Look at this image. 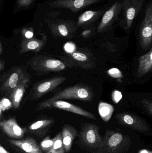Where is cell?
Segmentation results:
<instances>
[{
    "instance_id": "6da1fadb",
    "label": "cell",
    "mask_w": 152,
    "mask_h": 153,
    "mask_svg": "<svg viewBox=\"0 0 152 153\" xmlns=\"http://www.w3.org/2000/svg\"><path fill=\"white\" fill-rule=\"evenodd\" d=\"M94 98L93 90L85 85L76 84L68 87L55 94L53 96L45 100L37 105L35 111H39L46 109L47 106L56 100H76L82 101H91Z\"/></svg>"
},
{
    "instance_id": "7a4b0ae2",
    "label": "cell",
    "mask_w": 152,
    "mask_h": 153,
    "mask_svg": "<svg viewBox=\"0 0 152 153\" xmlns=\"http://www.w3.org/2000/svg\"><path fill=\"white\" fill-rule=\"evenodd\" d=\"M131 144L132 141L128 135L107 129L100 146L90 153H127Z\"/></svg>"
},
{
    "instance_id": "3957f363",
    "label": "cell",
    "mask_w": 152,
    "mask_h": 153,
    "mask_svg": "<svg viewBox=\"0 0 152 153\" xmlns=\"http://www.w3.org/2000/svg\"><path fill=\"white\" fill-rule=\"evenodd\" d=\"M27 64L38 76L66 70L67 66L62 60L44 55H36L30 58Z\"/></svg>"
},
{
    "instance_id": "277c9868",
    "label": "cell",
    "mask_w": 152,
    "mask_h": 153,
    "mask_svg": "<svg viewBox=\"0 0 152 153\" xmlns=\"http://www.w3.org/2000/svg\"><path fill=\"white\" fill-rule=\"evenodd\" d=\"M1 93L8 96L19 85L30 81V75L22 66H15L1 76Z\"/></svg>"
},
{
    "instance_id": "5b68a950",
    "label": "cell",
    "mask_w": 152,
    "mask_h": 153,
    "mask_svg": "<svg viewBox=\"0 0 152 153\" xmlns=\"http://www.w3.org/2000/svg\"><path fill=\"white\" fill-rule=\"evenodd\" d=\"M62 61L69 68L92 70L95 67L96 59L86 48H80L70 53L60 56Z\"/></svg>"
},
{
    "instance_id": "8992f818",
    "label": "cell",
    "mask_w": 152,
    "mask_h": 153,
    "mask_svg": "<svg viewBox=\"0 0 152 153\" xmlns=\"http://www.w3.org/2000/svg\"><path fill=\"white\" fill-rule=\"evenodd\" d=\"M66 77L57 76L44 79L34 85L30 90L27 99L35 100L51 91L66 81Z\"/></svg>"
},
{
    "instance_id": "52a82bcc",
    "label": "cell",
    "mask_w": 152,
    "mask_h": 153,
    "mask_svg": "<svg viewBox=\"0 0 152 153\" xmlns=\"http://www.w3.org/2000/svg\"><path fill=\"white\" fill-rule=\"evenodd\" d=\"M99 126L92 124L86 123L81 127L79 138L82 144L93 151L99 147L102 142L103 137L99 133Z\"/></svg>"
},
{
    "instance_id": "ba28073f",
    "label": "cell",
    "mask_w": 152,
    "mask_h": 153,
    "mask_svg": "<svg viewBox=\"0 0 152 153\" xmlns=\"http://www.w3.org/2000/svg\"><path fill=\"white\" fill-rule=\"evenodd\" d=\"M140 45L144 50L150 47L152 42V1L147 5L139 34Z\"/></svg>"
},
{
    "instance_id": "9c48e42d",
    "label": "cell",
    "mask_w": 152,
    "mask_h": 153,
    "mask_svg": "<svg viewBox=\"0 0 152 153\" xmlns=\"http://www.w3.org/2000/svg\"><path fill=\"white\" fill-rule=\"evenodd\" d=\"M145 0H122L125 29L131 28L136 16L141 10Z\"/></svg>"
},
{
    "instance_id": "30bf717a",
    "label": "cell",
    "mask_w": 152,
    "mask_h": 153,
    "mask_svg": "<svg viewBox=\"0 0 152 153\" xmlns=\"http://www.w3.org/2000/svg\"><path fill=\"white\" fill-rule=\"evenodd\" d=\"M117 122L120 125L131 129L140 132L149 131L148 124L140 117L129 113H118L115 116Z\"/></svg>"
},
{
    "instance_id": "8fae6325",
    "label": "cell",
    "mask_w": 152,
    "mask_h": 153,
    "mask_svg": "<svg viewBox=\"0 0 152 153\" xmlns=\"http://www.w3.org/2000/svg\"><path fill=\"white\" fill-rule=\"evenodd\" d=\"M121 10V3L119 1L114 2L111 7L105 12L103 16L101 21L97 28L98 32L101 33L109 29L117 19Z\"/></svg>"
},
{
    "instance_id": "7c38bea8",
    "label": "cell",
    "mask_w": 152,
    "mask_h": 153,
    "mask_svg": "<svg viewBox=\"0 0 152 153\" xmlns=\"http://www.w3.org/2000/svg\"><path fill=\"white\" fill-rule=\"evenodd\" d=\"M0 127L3 132L11 138L21 139L26 133V129L20 126L14 118H10L1 121Z\"/></svg>"
},
{
    "instance_id": "4fadbf2b",
    "label": "cell",
    "mask_w": 152,
    "mask_h": 153,
    "mask_svg": "<svg viewBox=\"0 0 152 153\" xmlns=\"http://www.w3.org/2000/svg\"><path fill=\"white\" fill-rule=\"evenodd\" d=\"M100 1L101 0H56L50 3V5L52 8H68L74 12H76Z\"/></svg>"
},
{
    "instance_id": "5bb4252c",
    "label": "cell",
    "mask_w": 152,
    "mask_h": 153,
    "mask_svg": "<svg viewBox=\"0 0 152 153\" xmlns=\"http://www.w3.org/2000/svg\"><path fill=\"white\" fill-rule=\"evenodd\" d=\"M51 108H55L71 113H75L91 119L94 120L96 119V117L93 113L84 110L82 108L78 107L74 104L67 102L62 100H59L53 102L47 106L46 109Z\"/></svg>"
},
{
    "instance_id": "9a60e30c",
    "label": "cell",
    "mask_w": 152,
    "mask_h": 153,
    "mask_svg": "<svg viewBox=\"0 0 152 153\" xmlns=\"http://www.w3.org/2000/svg\"><path fill=\"white\" fill-rule=\"evenodd\" d=\"M9 142L26 153H43L40 146L33 138L25 139H10Z\"/></svg>"
},
{
    "instance_id": "2e32d148",
    "label": "cell",
    "mask_w": 152,
    "mask_h": 153,
    "mask_svg": "<svg viewBox=\"0 0 152 153\" xmlns=\"http://www.w3.org/2000/svg\"><path fill=\"white\" fill-rule=\"evenodd\" d=\"M45 45V42L36 38L25 39L21 43L19 53L23 54L29 52H38L42 50Z\"/></svg>"
},
{
    "instance_id": "e0dca14e",
    "label": "cell",
    "mask_w": 152,
    "mask_h": 153,
    "mask_svg": "<svg viewBox=\"0 0 152 153\" xmlns=\"http://www.w3.org/2000/svg\"><path fill=\"white\" fill-rule=\"evenodd\" d=\"M137 76L141 77L147 74L152 69V47L151 50L145 54L141 56L138 61Z\"/></svg>"
},
{
    "instance_id": "ac0fdd59",
    "label": "cell",
    "mask_w": 152,
    "mask_h": 153,
    "mask_svg": "<svg viewBox=\"0 0 152 153\" xmlns=\"http://www.w3.org/2000/svg\"><path fill=\"white\" fill-rule=\"evenodd\" d=\"M52 33L56 36L71 38L76 33V29L66 23H58L51 26Z\"/></svg>"
},
{
    "instance_id": "d6986e66",
    "label": "cell",
    "mask_w": 152,
    "mask_h": 153,
    "mask_svg": "<svg viewBox=\"0 0 152 153\" xmlns=\"http://www.w3.org/2000/svg\"><path fill=\"white\" fill-rule=\"evenodd\" d=\"M30 81L24 82L14 89L9 95V98L10 99L12 104V108L17 109L19 108L21 102L26 92V89L28 86Z\"/></svg>"
},
{
    "instance_id": "ffe728a7",
    "label": "cell",
    "mask_w": 152,
    "mask_h": 153,
    "mask_svg": "<svg viewBox=\"0 0 152 153\" xmlns=\"http://www.w3.org/2000/svg\"><path fill=\"white\" fill-rule=\"evenodd\" d=\"M62 134L65 151L69 152L71 149L73 140L76 136V130L72 126L67 125L63 127Z\"/></svg>"
},
{
    "instance_id": "44dd1931",
    "label": "cell",
    "mask_w": 152,
    "mask_h": 153,
    "mask_svg": "<svg viewBox=\"0 0 152 153\" xmlns=\"http://www.w3.org/2000/svg\"><path fill=\"white\" fill-rule=\"evenodd\" d=\"M98 110L101 118L104 122H108L112 117L114 108L111 104L101 101L98 105Z\"/></svg>"
},
{
    "instance_id": "7402d4cb",
    "label": "cell",
    "mask_w": 152,
    "mask_h": 153,
    "mask_svg": "<svg viewBox=\"0 0 152 153\" xmlns=\"http://www.w3.org/2000/svg\"><path fill=\"white\" fill-rule=\"evenodd\" d=\"M54 123V120L51 119L40 120L31 124L29 127V129L33 132L43 131V129L50 127Z\"/></svg>"
},
{
    "instance_id": "603a6c76",
    "label": "cell",
    "mask_w": 152,
    "mask_h": 153,
    "mask_svg": "<svg viewBox=\"0 0 152 153\" xmlns=\"http://www.w3.org/2000/svg\"><path fill=\"white\" fill-rule=\"evenodd\" d=\"M100 12L88 10L82 13L78 19L77 25L82 26L92 21L95 18H96Z\"/></svg>"
},
{
    "instance_id": "cb8c5ba5",
    "label": "cell",
    "mask_w": 152,
    "mask_h": 153,
    "mask_svg": "<svg viewBox=\"0 0 152 153\" xmlns=\"http://www.w3.org/2000/svg\"><path fill=\"white\" fill-rule=\"evenodd\" d=\"M56 139L51 151L47 153H65V148L62 142V133H59L56 136Z\"/></svg>"
},
{
    "instance_id": "d4e9b609",
    "label": "cell",
    "mask_w": 152,
    "mask_h": 153,
    "mask_svg": "<svg viewBox=\"0 0 152 153\" xmlns=\"http://www.w3.org/2000/svg\"><path fill=\"white\" fill-rule=\"evenodd\" d=\"M56 139V136L52 139L50 138V137H47L44 138L40 143V146L42 151L46 153H48L51 151Z\"/></svg>"
},
{
    "instance_id": "484cf974",
    "label": "cell",
    "mask_w": 152,
    "mask_h": 153,
    "mask_svg": "<svg viewBox=\"0 0 152 153\" xmlns=\"http://www.w3.org/2000/svg\"><path fill=\"white\" fill-rule=\"evenodd\" d=\"M12 108V104L10 98L4 97L0 102V116L1 117L2 113Z\"/></svg>"
},
{
    "instance_id": "4316f807",
    "label": "cell",
    "mask_w": 152,
    "mask_h": 153,
    "mask_svg": "<svg viewBox=\"0 0 152 153\" xmlns=\"http://www.w3.org/2000/svg\"><path fill=\"white\" fill-rule=\"evenodd\" d=\"M107 74L109 76L112 78L121 79L123 77L122 72L117 68H112L107 71Z\"/></svg>"
},
{
    "instance_id": "83f0119b",
    "label": "cell",
    "mask_w": 152,
    "mask_h": 153,
    "mask_svg": "<svg viewBox=\"0 0 152 153\" xmlns=\"http://www.w3.org/2000/svg\"><path fill=\"white\" fill-rule=\"evenodd\" d=\"M111 96L113 102L115 104H117L122 99L123 95L120 91L115 90L112 92Z\"/></svg>"
},
{
    "instance_id": "f1b7e54d",
    "label": "cell",
    "mask_w": 152,
    "mask_h": 153,
    "mask_svg": "<svg viewBox=\"0 0 152 153\" xmlns=\"http://www.w3.org/2000/svg\"><path fill=\"white\" fill-rule=\"evenodd\" d=\"M143 106L149 113L152 115V102L147 99H143L141 101Z\"/></svg>"
},
{
    "instance_id": "f546056e",
    "label": "cell",
    "mask_w": 152,
    "mask_h": 153,
    "mask_svg": "<svg viewBox=\"0 0 152 153\" xmlns=\"http://www.w3.org/2000/svg\"><path fill=\"white\" fill-rule=\"evenodd\" d=\"M22 34L25 39H31L34 37V31L33 29H24L22 30Z\"/></svg>"
},
{
    "instance_id": "4dcf8cb0",
    "label": "cell",
    "mask_w": 152,
    "mask_h": 153,
    "mask_svg": "<svg viewBox=\"0 0 152 153\" xmlns=\"http://www.w3.org/2000/svg\"><path fill=\"white\" fill-rule=\"evenodd\" d=\"M33 0H18V4L21 7H27L32 4Z\"/></svg>"
},
{
    "instance_id": "1f68e13d",
    "label": "cell",
    "mask_w": 152,
    "mask_h": 153,
    "mask_svg": "<svg viewBox=\"0 0 152 153\" xmlns=\"http://www.w3.org/2000/svg\"><path fill=\"white\" fill-rule=\"evenodd\" d=\"M91 33H92V31L91 30H86L82 32L81 35L84 37L87 38L90 36Z\"/></svg>"
},
{
    "instance_id": "d6a6232c",
    "label": "cell",
    "mask_w": 152,
    "mask_h": 153,
    "mask_svg": "<svg viewBox=\"0 0 152 153\" xmlns=\"http://www.w3.org/2000/svg\"><path fill=\"white\" fill-rule=\"evenodd\" d=\"M5 67V62L4 60L3 59H1L0 60V71L2 72Z\"/></svg>"
},
{
    "instance_id": "836d02e7",
    "label": "cell",
    "mask_w": 152,
    "mask_h": 153,
    "mask_svg": "<svg viewBox=\"0 0 152 153\" xmlns=\"http://www.w3.org/2000/svg\"><path fill=\"white\" fill-rule=\"evenodd\" d=\"M0 153H10L5 150L1 145H0Z\"/></svg>"
},
{
    "instance_id": "e575fe53",
    "label": "cell",
    "mask_w": 152,
    "mask_h": 153,
    "mask_svg": "<svg viewBox=\"0 0 152 153\" xmlns=\"http://www.w3.org/2000/svg\"><path fill=\"white\" fill-rule=\"evenodd\" d=\"M3 47L1 41L0 42V55H1L2 54L3 51Z\"/></svg>"
},
{
    "instance_id": "d590c367",
    "label": "cell",
    "mask_w": 152,
    "mask_h": 153,
    "mask_svg": "<svg viewBox=\"0 0 152 153\" xmlns=\"http://www.w3.org/2000/svg\"><path fill=\"white\" fill-rule=\"evenodd\" d=\"M138 153H152V152H150L146 150H142L140 151Z\"/></svg>"
}]
</instances>
